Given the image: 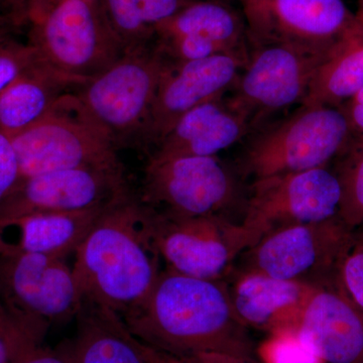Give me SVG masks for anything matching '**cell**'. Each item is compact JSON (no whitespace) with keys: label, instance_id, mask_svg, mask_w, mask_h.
I'll list each match as a JSON object with an SVG mask.
<instances>
[{"label":"cell","instance_id":"cell-1","mask_svg":"<svg viewBox=\"0 0 363 363\" xmlns=\"http://www.w3.org/2000/svg\"><path fill=\"white\" fill-rule=\"evenodd\" d=\"M121 319L133 337L172 357L210 352L255 359L250 329L236 316L224 281L164 267L147 297Z\"/></svg>","mask_w":363,"mask_h":363},{"label":"cell","instance_id":"cell-2","mask_svg":"<svg viewBox=\"0 0 363 363\" xmlns=\"http://www.w3.org/2000/svg\"><path fill=\"white\" fill-rule=\"evenodd\" d=\"M162 262L152 212L128 190L105 208L76 250L72 269L83 302L123 318L147 297Z\"/></svg>","mask_w":363,"mask_h":363},{"label":"cell","instance_id":"cell-3","mask_svg":"<svg viewBox=\"0 0 363 363\" xmlns=\"http://www.w3.org/2000/svg\"><path fill=\"white\" fill-rule=\"evenodd\" d=\"M352 135L340 107L302 105L281 121L252 131L236 171L252 182L329 167Z\"/></svg>","mask_w":363,"mask_h":363},{"label":"cell","instance_id":"cell-4","mask_svg":"<svg viewBox=\"0 0 363 363\" xmlns=\"http://www.w3.org/2000/svg\"><path fill=\"white\" fill-rule=\"evenodd\" d=\"M218 156L150 160L138 199L167 218L223 217L242 221L247 189Z\"/></svg>","mask_w":363,"mask_h":363},{"label":"cell","instance_id":"cell-5","mask_svg":"<svg viewBox=\"0 0 363 363\" xmlns=\"http://www.w3.org/2000/svg\"><path fill=\"white\" fill-rule=\"evenodd\" d=\"M32 25L30 42L40 59L84 82L106 70L126 51L99 0H54Z\"/></svg>","mask_w":363,"mask_h":363},{"label":"cell","instance_id":"cell-6","mask_svg":"<svg viewBox=\"0 0 363 363\" xmlns=\"http://www.w3.org/2000/svg\"><path fill=\"white\" fill-rule=\"evenodd\" d=\"M75 93L60 99L44 118L11 138L21 180L60 169L123 168L116 142L83 111Z\"/></svg>","mask_w":363,"mask_h":363},{"label":"cell","instance_id":"cell-7","mask_svg":"<svg viewBox=\"0 0 363 363\" xmlns=\"http://www.w3.org/2000/svg\"><path fill=\"white\" fill-rule=\"evenodd\" d=\"M169 65L152 40L126 49L121 59L86 81L75 95L83 111L117 145L131 133H142Z\"/></svg>","mask_w":363,"mask_h":363},{"label":"cell","instance_id":"cell-8","mask_svg":"<svg viewBox=\"0 0 363 363\" xmlns=\"http://www.w3.org/2000/svg\"><path fill=\"white\" fill-rule=\"evenodd\" d=\"M328 50L288 44L248 47L247 64L224 101L252 131L257 130L279 112L302 104Z\"/></svg>","mask_w":363,"mask_h":363},{"label":"cell","instance_id":"cell-9","mask_svg":"<svg viewBox=\"0 0 363 363\" xmlns=\"http://www.w3.org/2000/svg\"><path fill=\"white\" fill-rule=\"evenodd\" d=\"M352 233L339 216L285 227L262 236L243 252L233 271L316 286L334 285L339 259Z\"/></svg>","mask_w":363,"mask_h":363},{"label":"cell","instance_id":"cell-10","mask_svg":"<svg viewBox=\"0 0 363 363\" xmlns=\"http://www.w3.org/2000/svg\"><path fill=\"white\" fill-rule=\"evenodd\" d=\"M150 212L162 262L193 278L224 281L242 252L259 240L241 222L223 217L167 218Z\"/></svg>","mask_w":363,"mask_h":363},{"label":"cell","instance_id":"cell-11","mask_svg":"<svg viewBox=\"0 0 363 363\" xmlns=\"http://www.w3.org/2000/svg\"><path fill=\"white\" fill-rule=\"evenodd\" d=\"M341 186L329 167L252 181L241 223L262 236L285 227L335 218Z\"/></svg>","mask_w":363,"mask_h":363},{"label":"cell","instance_id":"cell-12","mask_svg":"<svg viewBox=\"0 0 363 363\" xmlns=\"http://www.w3.org/2000/svg\"><path fill=\"white\" fill-rule=\"evenodd\" d=\"M0 304L13 316L49 327L77 316L83 297L65 259L0 255Z\"/></svg>","mask_w":363,"mask_h":363},{"label":"cell","instance_id":"cell-13","mask_svg":"<svg viewBox=\"0 0 363 363\" xmlns=\"http://www.w3.org/2000/svg\"><path fill=\"white\" fill-rule=\"evenodd\" d=\"M248 47L288 44L328 50L355 25L343 0H238Z\"/></svg>","mask_w":363,"mask_h":363},{"label":"cell","instance_id":"cell-14","mask_svg":"<svg viewBox=\"0 0 363 363\" xmlns=\"http://www.w3.org/2000/svg\"><path fill=\"white\" fill-rule=\"evenodd\" d=\"M248 56L220 54L172 64L162 75L142 135L159 145L177 121L198 105L223 97L233 88Z\"/></svg>","mask_w":363,"mask_h":363},{"label":"cell","instance_id":"cell-15","mask_svg":"<svg viewBox=\"0 0 363 363\" xmlns=\"http://www.w3.org/2000/svg\"><path fill=\"white\" fill-rule=\"evenodd\" d=\"M130 190L123 168L60 169L23 179L0 203V217L104 206Z\"/></svg>","mask_w":363,"mask_h":363},{"label":"cell","instance_id":"cell-16","mask_svg":"<svg viewBox=\"0 0 363 363\" xmlns=\"http://www.w3.org/2000/svg\"><path fill=\"white\" fill-rule=\"evenodd\" d=\"M224 281L238 320L247 328L296 333L316 286L252 272L233 271Z\"/></svg>","mask_w":363,"mask_h":363},{"label":"cell","instance_id":"cell-17","mask_svg":"<svg viewBox=\"0 0 363 363\" xmlns=\"http://www.w3.org/2000/svg\"><path fill=\"white\" fill-rule=\"evenodd\" d=\"M295 334L322 362L363 363V315L335 285L315 289Z\"/></svg>","mask_w":363,"mask_h":363},{"label":"cell","instance_id":"cell-18","mask_svg":"<svg viewBox=\"0 0 363 363\" xmlns=\"http://www.w3.org/2000/svg\"><path fill=\"white\" fill-rule=\"evenodd\" d=\"M109 204L83 211L0 217V255H44L65 259L75 253Z\"/></svg>","mask_w":363,"mask_h":363},{"label":"cell","instance_id":"cell-19","mask_svg":"<svg viewBox=\"0 0 363 363\" xmlns=\"http://www.w3.org/2000/svg\"><path fill=\"white\" fill-rule=\"evenodd\" d=\"M250 133V126L227 106L224 96L216 98L184 114L150 160L218 156Z\"/></svg>","mask_w":363,"mask_h":363},{"label":"cell","instance_id":"cell-20","mask_svg":"<svg viewBox=\"0 0 363 363\" xmlns=\"http://www.w3.org/2000/svg\"><path fill=\"white\" fill-rule=\"evenodd\" d=\"M84 81L61 73L38 60L0 92V133L13 138L44 118L66 95Z\"/></svg>","mask_w":363,"mask_h":363},{"label":"cell","instance_id":"cell-21","mask_svg":"<svg viewBox=\"0 0 363 363\" xmlns=\"http://www.w3.org/2000/svg\"><path fill=\"white\" fill-rule=\"evenodd\" d=\"M70 346L61 350L67 363H145L133 335L116 314L83 302Z\"/></svg>","mask_w":363,"mask_h":363},{"label":"cell","instance_id":"cell-22","mask_svg":"<svg viewBox=\"0 0 363 363\" xmlns=\"http://www.w3.org/2000/svg\"><path fill=\"white\" fill-rule=\"evenodd\" d=\"M178 35L210 40L229 54L248 56L245 18L225 0H192L154 30V38Z\"/></svg>","mask_w":363,"mask_h":363},{"label":"cell","instance_id":"cell-23","mask_svg":"<svg viewBox=\"0 0 363 363\" xmlns=\"http://www.w3.org/2000/svg\"><path fill=\"white\" fill-rule=\"evenodd\" d=\"M363 88V33L357 21L326 52L302 105L339 107Z\"/></svg>","mask_w":363,"mask_h":363},{"label":"cell","instance_id":"cell-24","mask_svg":"<svg viewBox=\"0 0 363 363\" xmlns=\"http://www.w3.org/2000/svg\"><path fill=\"white\" fill-rule=\"evenodd\" d=\"M48 327L11 315L0 304V339L6 363H67L61 351L45 344Z\"/></svg>","mask_w":363,"mask_h":363},{"label":"cell","instance_id":"cell-25","mask_svg":"<svg viewBox=\"0 0 363 363\" xmlns=\"http://www.w3.org/2000/svg\"><path fill=\"white\" fill-rule=\"evenodd\" d=\"M333 169L341 186L338 216L351 230L363 227V135L353 133Z\"/></svg>","mask_w":363,"mask_h":363},{"label":"cell","instance_id":"cell-26","mask_svg":"<svg viewBox=\"0 0 363 363\" xmlns=\"http://www.w3.org/2000/svg\"><path fill=\"white\" fill-rule=\"evenodd\" d=\"M99 4L105 18L125 49L152 40L154 32L143 21L136 0H99Z\"/></svg>","mask_w":363,"mask_h":363},{"label":"cell","instance_id":"cell-27","mask_svg":"<svg viewBox=\"0 0 363 363\" xmlns=\"http://www.w3.org/2000/svg\"><path fill=\"white\" fill-rule=\"evenodd\" d=\"M334 285L363 315V227L353 230L344 248Z\"/></svg>","mask_w":363,"mask_h":363},{"label":"cell","instance_id":"cell-28","mask_svg":"<svg viewBox=\"0 0 363 363\" xmlns=\"http://www.w3.org/2000/svg\"><path fill=\"white\" fill-rule=\"evenodd\" d=\"M40 59L32 43L21 42L0 26V92Z\"/></svg>","mask_w":363,"mask_h":363},{"label":"cell","instance_id":"cell-29","mask_svg":"<svg viewBox=\"0 0 363 363\" xmlns=\"http://www.w3.org/2000/svg\"><path fill=\"white\" fill-rule=\"evenodd\" d=\"M21 181L18 157L11 138L0 133V203L11 194Z\"/></svg>","mask_w":363,"mask_h":363},{"label":"cell","instance_id":"cell-30","mask_svg":"<svg viewBox=\"0 0 363 363\" xmlns=\"http://www.w3.org/2000/svg\"><path fill=\"white\" fill-rule=\"evenodd\" d=\"M167 355L172 363H259L257 360L250 359V358L234 357V355L222 354V353H198V354L182 357Z\"/></svg>","mask_w":363,"mask_h":363},{"label":"cell","instance_id":"cell-31","mask_svg":"<svg viewBox=\"0 0 363 363\" xmlns=\"http://www.w3.org/2000/svg\"><path fill=\"white\" fill-rule=\"evenodd\" d=\"M339 107L347 118L353 133L363 135V88Z\"/></svg>","mask_w":363,"mask_h":363},{"label":"cell","instance_id":"cell-32","mask_svg":"<svg viewBox=\"0 0 363 363\" xmlns=\"http://www.w3.org/2000/svg\"><path fill=\"white\" fill-rule=\"evenodd\" d=\"M50 0H13L14 13L16 20H33L44 13Z\"/></svg>","mask_w":363,"mask_h":363},{"label":"cell","instance_id":"cell-33","mask_svg":"<svg viewBox=\"0 0 363 363\" xmlns=\"http://www.w3.org/2000/svg\"><path fill=\"white\" fill-rule=\"evenodd\" d=\"M133 341H135L136 348L140 351L145 363H172L166 353L145 345V343L140 342L135 337H133Z\"/></svg>","mask_w":363,"mask_h":363},{"label":"cell","instance_id":"cell-34","mask_svg":"<svg viewBox=\"0 0 363 363\" xmlns=\"http://www.w3.org/2000/svg\"><path fill=\"white\" fill-rule=\"evenodd\" d=\"M355 21L363 33V0H357V9L354 13Z\"/></svg>","mask_w":363,"mask_h":363},{"label":"cell","instance_id":"cell-35","mask_svg":"<svg viewBox=\"0 0 363 363\" xmlns=\"http://www.w3.org/2000/svg\"><path fill=\"white\" fill-rule=\"evenodd\" d=\"M0 363H6V351L4 344L0 339Z\"/></svg>","mask_w":363,"mask_h":363},{"label":"cell","instance_id":"cell-36","mask_svg":"<svg viewBox=\"0 0 363 363\" xmlns=\"http://www.w3.org/2000/svg\"><path fill=\"white\" fill-rule=\"evenodd\" d=\"M1 4H6V6L11 7V13H13L14 16L13 0H0V6Z\"/></svg>","mask_w":363,"mask_h":363},{"label":"cell","instance_id":"cell-37","mask_svg":"<svg viewBox=\"0 0 363 363\" xmlns=\"http://www.w3.org/2000/svg\"><path fill=\"white\" fill-rule=\"evenodd\" d=\"M52 1H54V0H50L49 4H51Z\"/></svg>","mask_w":363,"mask_h":363},{"label":"cell","instance_id":"cell-38","mask_svg":"<svg viewBox=\"0 0 363 363\" xmlns=\"http://www.w3.org/2000/svg\"><path fill=\"white\" fill-rule=\"evenodd\" d=\"M225 1H229V0H225Z\"/></svg>","mask_w":363,"mask_h":363}]
</instances>
